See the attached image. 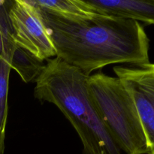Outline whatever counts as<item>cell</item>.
<instances>
[{"instance_id":"6da1fadb","label":"cell","mask_w":154,"mask_h":154,"mask_svg":"<svg viewBox=\"0 0 154 154\" xmlns=\"http://www.w3.org/2000/svg\"><path fill=\"white\" fill-rule=\"evenodd\" d=\"M36 9L56 57L85 75L111 64L149 63V39L139 22L98 13L69 17Z\"/></svg>"},{"instance_id":"7a4b0ae2","label":"cell","mask_w":154,"mask_h":154,"mask_svg":"<svg viewBox=\"0 0 154 154\" xmlns=\"http://www.w3.org/2000/svg\"><path fill=\"white\" fill-rule=\"evenodd\" d=\"M88 78L58 57L48 60L35 80V97L63 112L79 135L83 154H121L98 114Z\"/></svg>"},{"instance_id":"3957f363","label":"cell","mask_w":154,"mask_h":154,"mask_svg":"<svg viewBox=\"0 0 154 154\" xmlns=\"http://www.w3.org/2000/svg\"><path fill=\"white\" fill-rule=\"evenodd\" d=\"M88 87L98 114L120 150L127 154H148L136 106L121 81L97 73L89 76Z\"/></svg>"},{"instance_id":"277c9868","label":"cell","mask_w":154,"mask_h":154,"mask_svg":"<svg viewBox=\"0 0 154 154\" xmlns=\"http://www.w3.org/2000/svg\"><path fill=\"white\" fill-rule=\"evenodd\" d=\"M8 15L17 46L41 61L57 57L55 48L38 10L28 0L8 1Z\"/></svg>"},{"instance_id":"5b68a950","label":"cell","mask_w":154,"mask_h":154,"mask_svg":"<svg viewBox=\"0 0 154 154\" xmlns=\"http://www.w3.org/2000/svg\"><path fill=\"white\" fill-rule=\"evenodd\" d=\"M114 72L135 102L148 144V154H154V64L118 66Z\"/></svg>"},{"instance_id":"8992f818","label":"cell","mask_w":154,"mask_h":154,"mask_svg":"<svg viewBox=\"0 0 154 154\" xmlns=\"http://www.w3.org/2000/svg\"><path fill=\"white\" fill-rule=\"evenodd\" d=\"M95 13L154 24V0H84Z\"/></svg>"},{"instance_id":"52a82bcc","label":"cell","mask_w":154,"mask_h":154,"mask_svg":"<svg viewBox=\"0 0 154 154\" xmlns=\"http://www.w3.org/2000/svg\"><path fill=\"white\" fill-rule=\"evenodd\" d=\"M35 7L48 13L69 17H83L93 15V12L84 0H28Z\"/></svg>"},{"instance_id":"ba28073f","label":"cell","mask_w":154,"mask_h":154,"mask_svg":"<svg viewBox=\"0 0 154 154\" xmlns=\"http://www.w3.org/2000/svg\"><path fill=\"white\" fill-rule=\"evenodd\" d=\"M8 63L11 69H14L25 83L35 81L45 66L43 61L18 46L15 48Z\"/></svg>"},{"instance_id":"9c48e42d","label":"cell","mask_w":154,"mask_h":154,"mask_svg":"<svg viewBox=\"0 0 154 154\" xmlns=\"http://www.w3.org/2000/svg\"><path fill=\"white\" fill-rule=\"evenodd\" d=\"M11 67L9 63L0 57V154L5 153V129L8 118V93Z\"/></svg>"},{"instance_id":"30bf717a","label":"cell","mask_w":154,"mask_h":154,"mask_svg":"<svg viewBox=\"0 0 154 154\" xmlns=\"http://www.w3.org/2000/svg\"><path fill=\"white\" fill-rule=\"evenodd\" d=\"M0 57L4 59V45H3L2 35L1 29H0Z\"/></svg>"},{"instance_id":"8fae6325","label":"cell","mask_w":154,"mask_h":154,"mask_svg":"<svg viewBox=\"0 0 154 154\" xmlns=\"http://www.w3.org/2000/svg\"><path fill=\"white\" fill-rule=\"evenodd\" d=\"M4 2H5V0H0V6H1L2 5L4 4Z\"/></svg>"}]
</instances>
